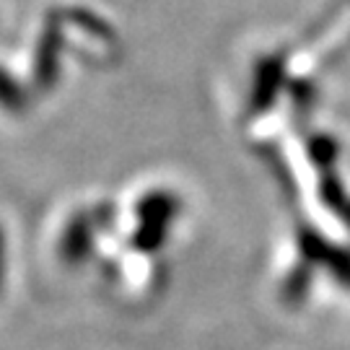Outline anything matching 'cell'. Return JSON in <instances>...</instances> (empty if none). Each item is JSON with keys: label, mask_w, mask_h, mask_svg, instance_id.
Listing matches in <instances>:
<instances>
[{"label": "cell", "mask_w": 350, "mask_h": 350, "mask_svg": "<svg viewBox=\"0 0 350 350\" xmlns=\"http://www.w3.org/2000/svg\"><path fill=\"white\" fill-rule=\"evenodd\" d=\"M0 107L8 112H18L24 107V94L13 83V78L5 70H0Z\"/></svg>", "instance_id": "6da1fadb"}, {"label": "cell", "mask_w": 350, "mask_h": 350, "mask_svg": "<svg viewBox=\"0 0 350 350\" xmlns=\"http://www.w3.org/2000/svg\"><path fill=\"white\" fill-rule=\"evenodd\" d=\"M3 267H5V241H3V231H0V280H3Z\"/></svg>", "instance_id": "7a4b0ae2"}]
</instances>
